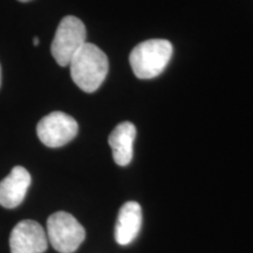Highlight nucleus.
Wrapping results in <instances>:
<instances>
[{
  "label": "nucleus",
  "mask_w": 253,
  "mask_h": 253,
  "mask_svg": "<svg viewBox=\"0 0 253 253\" xmlns=\"http://www.w3.org/2000/svg\"><path fill=\"white\" fill-rule=\"evenodd\" d=\"M74 84L86 93H94L101 87L109 71L106 53L94 43L86 42L69 63Z\"/></svg>",
  "instance_id": "obj_1"
},
{
  "label": "nucleus",
  "mask_w": 253,
  "mask_h": 253,
  "mask_svg": "<svg viewBox=\"0 0 253 253\" xmlns=\"http://www.w3.org/2000/svg\"><path fill=\"white\" fill-rule=\"evenodd\" d=\"M172 45L164 39H150L138 43L129 56L134 74L142 80H149L162 74L172 56Z\"/></svg>",
  "instance_id": "obj_2"
},
{
  "label": "nucleus",
  "mask_w": 253,
  "mask_h": 253,
  "mask_svg": "<svg viewBox=\"0 0 253 253\" xmlns=\"http://www.w3.org/2000/svg\"><path fill=\"white\" fill-rule=\"evenodd\" d=\"M87 38L86 27L80 19L67 15L60 21L52 41L50 52L62 67L69 66L74 55L84 47Z\"/></svg>",
  "instance_id": "obj_3"
},
{
  "label": "nucleus",
  "mask_w": 253,
  "mask_h": 253,
  "mask_svg": "<svg viewBox=\"0 0 253 253\" xmlns=\"http://www.w3.org/2000/svg\"><path fill=\"white\" fill-rule=\"evenodd\" d=\"M47 239L60 253H73L86 238V231L77 218L65 211L50 214L47 219Z\"/></svg>",
  "instance_id": "obj_4"
},
{
  "label": "nucleus",
  "mask_w": 253,
  "mask_h": 253,
  "mask_svg": "<svg viewBox=\"0 0 253 253\" xmlns=\"http://www.w3.org/2000/svg\"><path fill=\"white\" fill-rule=\"evenodd\" d=\"M78 122L71 115L62 112L48 114L37 126L38 137L49 148L63 147L78 135Z\"/></svg>",
  "instance_id": "obj_5"
},
{
  "label": "nucleus",
  "mask_w": 253,
  "mask_h": 253,
  "mask_svg": "<svg viewBox=\"0 0 253 253\" xmlns=\"http://www.w3.org/2000/svg\"><path fill=\"white\" fill-rule=\"evenodd\" d=\"M11 253H43L48 248L46 231L36 220H21L9 236Z\"/></svg>",
  "instance_id": "obj_6"
},
{
  "label": "nucleus",
  "mask_w": 253,
  "mask_h": 253,
  "mask_svg": "<svg viewBox=\"0 0 253 253\" xmlns=\"http://www.w3.org/2000/svg\"><path fill=\"white\" fill-rule=\"evenodd\" d=\"M31 181L30 172L24 167H14L0 182V205L6 209L19 207L26 197Z\"/></svg>",
  "instance_id": "obj_7"
},
{
  "label": "nucleus",
  "mask_w": 253,
  "mask_h": 253,
  "mask_svg": "<svg viewBox=\"0 0 253 253\" xmlns=\"http://www.w3.org/2000/svg\"><path fill=\"white\" fill-rule=\"evenodd\" d=\"M142 227V209L137 202H126L121 207L115 225V239L120 245H129Z\"/></svg>",
  "instance_id": "obj_8"
},
{
  "label": "nucleus",
  "mask_w": 253,
  "mask_h": 253,
  "mask_svg": "<svg viewBox=\"0 0 253 253\" xmlns=\"http://www.w3.org/2000/svg\"><path fill=\"white\" fill-rule=\"evenodd\" d=\"M136 126L131 122H122L110 132L108 143L112 148L113 158L120 167H126L131 162L134 155Z\"/></svg>",
  "instance_id": "obj_9"
},
{
  "label": "nucleus",
  "mask_w": 253,
  "mask_h": 253,
  "mask_svg": "<svg viewBox=\"0 0 253 253\" xmlns=\"http://www.w3.org/2000/svg\"><path fill=\"white\" fill-rule=\"evenodd\" d=\"M39 42H40L39 38L34 37V39H33V45H34V46H38V45H39Z\"/></svg>",
  "instance_id": "obj_10"
},
{
  "label": "nucleus",
  "mask_w": 253,
  "mask_h": 253,
  "mask_svg": "<svg viewBox=\"0 0 253 253\" xmlns=\"http://www.w3.org/2000/svg\"><path fill=\"white\" fill-rule=\"evenodd\" d=\"M0 86H1V67H0Z\"/></svg>",
  "instance_id": "obj_11"
},
{
  "label": "nucleus",
  "mask_w": 253,
  "mask_h": 253,
  "mask_svg": "<svg viewBox=\"0 0 253 253\" xmlns=\"http://www.w3.org/2000/svg\"><path fill=\"white\" fill-rule=\"evenodd\" d=\"M19 1H21V2H27V1H31V0H19Z\"/></svg>",
  "instance_id": "obj_12"
}]
</instances>
